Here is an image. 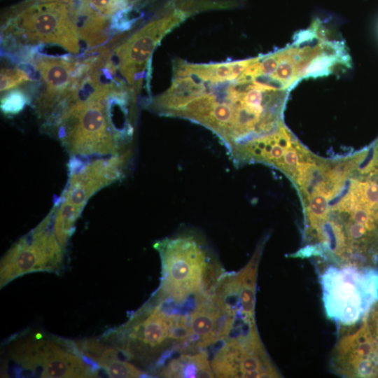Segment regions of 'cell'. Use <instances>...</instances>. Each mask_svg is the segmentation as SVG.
<instances>
[{
	"label": "cell",
	"mask_w": 378,
	"mask_h": 378,
	"mask_svg": "<svg viewBox=\"0 0 378 378\" xmlns=\"http://www.w3.org/2000/svg\"><path fill=\"white\" fill-rule=\"evenodd\" d=\"M303 209L302 243L290 254L319 270L378 268V137L349 155H310L290 180Z\"/></svg>",
	"instance_id": "6da1fadb"
},
{
	"label": "cell",
	"mask_w": 378,
	"mask_h": 378,
	"mask_svg": "<svg viewBox=\"0 0 378 378\" xmlns=\"http://www.w3.org/2000/svg\"><path fill=\"white\" fill-rule=\"evenodd\" d=\"M318 273L326 316L340 329L356 326L378 301V268L330 265Z\"/></svg>",
	"instance_id": "7a4b0ae2"
},
{
	"label": "cell",
	"mask_w": 378,
	"mask_h": 378,
	"mask_svg": "<svg viewBox=\"0 0 378 378\" xmlns=\"http://www.w3.org/2000/svg\"><path fill=\"white\" fill-rule=\"evenodd\" d=\"M4 35L24 45L52 44L80 52V34L69 4L29 0L14 9L3 25Z\"/></svg>",
	"instance_id": "3957f363"
},
{
	"label": "cell",
	"mask_w": 378,
	"mask_h": 378,
	"mask_svg": "<svg viewBox=\"0 0 378 378\" xmlns=\"http://www.w3.org/2000/svg\"><path fill=\"white\" fill-rule=\"evenodd\" d=\"M162 268V293L182 302L198 291L207 267V254L199 239L183 234L157 241Z\"/></svg>",
	"instance_id": "277c9868"
},
{
	"label": "cell",
	"mask_w": 378,
	"mask_h": 378,
	"mask_svg": "<svg viewBox=\"0 0 378 378\" xmlns=\"http://www.w3.org/2000/svg\"><path fill=\"white\" fill-rule=\"evenodd\" d=\"M62 347L55 342L27 338L15 342L8 350V364L15 377H91L97 375L92 368L68 344Z\"/></svg>",
	"instance_id": "5b68a950"
},
{
	"label": "cell",
	"mask_w": 378,
	"mask_h": 378,
	"mask_svg": "<svg viewBox=\"0 0 378 378\" xmlns=\"http://www.w3.org/2000/svg\"><path fill=\"white\" fill-rule=\"evenodd\" d=\"M346 329L331 351V369L342 377L378 378V301Z\"/></svg>",
	"instance_id": "8992f818"
},
{
	"label": "cell",
	"mask_w": 378,
	"mask_h": 378,
	"mask_svg": "<svg viewBox=\"0 0 378 378\" xmlns=\"http://www.w3.org/2000/svg\"><path fill=\"white\" fill-rule=\"evenodd\" d=\"M63 249L55 234L53 219L46 216L3 257L0 267L1 288L23 274L58 270L63 260Z\"/></svg>",
	"instance_id": "52a82bcc"
},
{
	"label": "cell",
	"mask_w": 378,
	"mask_h": 378,
	"mask_svg": "<svg viewBox=\"0 0 378 378\" xmlns=\"http://www.w3.org/2000/svg\"><path fill=\"white\" fill-rule=\"evenodd\" d=\"M34 64L43 86L35 106L41 117L47 118L71 94L77 80L87 71L89 62L42 55L34 60Z\"/></svg>",
	"instance_id": "ba28073f"
},
{
	"label": "cell",
	"mask_w": 378,
	"mask_h": 378,
	"mask_svg": "<svg viewBox=\"0 0 378 378\" xmlns=\"http://www.w3.org/2000/svg\"><path fill=\"white\" fill-rule=\"evenodd\" d=\"M178 15L166 16L148 22L115 49L122 76L132 85L141 76L155 47L180 21Z\"/></svg>",
	"instance_id": "9c48e42d"
},
{
	"label": "cell",
	"mask_w": 378,
	"mask_h": 378,
	"mask_svg": "<svg viewBox=\"0 0 378 378\" xmlns=\"http://www.w3.org/2000/svg\"><path fill=\"white\" fill-rule=\"evenodd\" d=\"M129 160L127 155L117 154L88 162L80 172L69 176L63 197L83 209L92 195L123 176Z\"/></svg>",
	"instance_id": "30bf717a"
},
{
	"label": "cell",
	"mask_w": 378,
	"mask_h": 378,
	"mask_svg": "<svg viewBox=\"0 0 378 378\" xmlns=\"http://www.w3.org/2000/svg\"><path fill=\"white\" fill-rule=\"evenodd\" d=\"M174 316H169L158 307L151 310L144 318L138 319L129 328L127 337L130 342H136L144 347L153 349L160 347L169 338Z\"/></svg>",
	"instance_id": "8fae6325"
},
{
	"label": "cell",
	"mask_w": 378,
	"mask_h": 378,
	"mask_svg": "<svg viewBox=\"0 0 378 378\" xmlns=\"http://www.w3.org/2000/svg\"><path fill=\"white\" fill-rule=\"evenodd\" d=\"M160 375L165 377H214V374L204 353L183 354L173 359Z\"/></svg>",
	"instance_id": "7c38bea8"
},
{
	"label": "cell",
	"mask_w": 378,
	"mask_h": 378,
	"mask_svg": "<svg viewBox=\"0 0 378 378\" xmlns=\"http://www.w3.org/2000/svg\"><path fill=\"white\" fill-rule=\"evenodd\" d=\"M139 0H74L78 10L103 18L110 22L120 20L122 14Z\"/></svg>",
	"instance_id": "4fadbf2b"
},
{
	"label": "cell",
	"mask_w": 378,
	"mask_h": 378,
	"mask_svg": "<svg viewBox=\"0 0 378 378\" xmlns=\"http://www.w3.org/2000/svg\"><path fill=\"white\" fill-rule=\"evenodd\" d=\"M59 199L54 222L55 237L62 248L75 231V223L80 216L83 209L76 206L70 202Z\"/></svg>",
	"instance_id": "5bb4252c"
},
{
	"label": "cell",
	"mask_w": 378,
	"mask_h": 378,
	"mask_svg": "<svg viewBox=\"0 0 378 378\" xmlns=\"http://www.w3.org/2000/svg\"><path fill=\"white\" fill-rule=\"evenodd\" d=\"M111 377L130 378L142 377L143 373L133 365L119 358H112L99 363Z\"/></svg>",
	"instance_id": "9a60e30c"
},
{
	"label": "cell",
	"mask_w": 378,
	"mask_h": 378,
	"mask_svg": "<svg viewBox=\"0 0 378 378\" xmlns=\"http://www.w3.org/2000/svg\"><path fill=\"white\" fill-rule=\"evenodd\" d=\"M29 98L23 90L14 89L4 94L1 99V109L4 114H18L29 104Z\"/></svg>",
	"instance_id": "2e32d148"
},
{
	"label": "cell",
	"mask_w": 378,
	"mask_h": 378,
	"mask_svg": "<svg viewBox=\"0 0 378 378\" xmlns=\"http://www.w3.org/2000/svg\"><path fill=\"white\" fill-rule=\"evenodd\" d=\"M31 79L25 70L17 67L1 71V92L10 90Z\"/></svg>",
	"instance_id": "e0dca14e"
}]
</instances>
